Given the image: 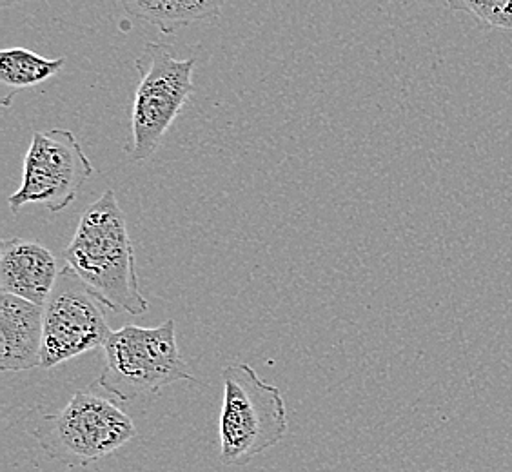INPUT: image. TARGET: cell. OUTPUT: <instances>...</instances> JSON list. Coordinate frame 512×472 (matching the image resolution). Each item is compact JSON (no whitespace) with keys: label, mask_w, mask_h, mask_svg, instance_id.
Returning a JSON list of instances; mask_svg holds the SVG:
<instances>
[{"label":"cell","mask_w":512,"mask_h":472,"mask_svg":"<svg viewBox=\"0 0 512 472\" xmlns=\"http://www.w3.org/2000/svg\"><path fill=\"white\" fill-rule=\"evenodd\" d=\"M44 307L0 295V369L30 371L42 365Z\"/></svg>","instance_id":"cell-9"},{"label":"cell","mask_w":512,"mask_h":472,"mask_svg":"<svg viewBox=\"0 0 512 472\" xmlns=\"http://www.w3.org/2000/svg\"><path fill=\"white\" fill-rule=\"evenodd\" d=\"M31 434L53 460L84 467L117 453L137 436V427L115 400L77 391L60 413L46 414Z\"/></svg>","instance_id":"cell-3"},{"label":"cell","mask_w":512,"mask_h":472,"mask_svg":"<svg viewBox=\"0 0 512 472\" xmlns=\"http://www.w3.org/2000/svg\"><path fill=\"white\" fill-rule=\"evenodd\" d=\"M104 309L75 271L62 267L57 286L44 305L40 367L51 369L80 354L106 347L113 331Z\"/></svg>","instance_id":"cell-7"},{"label":"cell","mask_w":512,"mask_h":472,"mask_svg":"<svg viewBox=\"0 0 512 472\" xmlns=\"http://www.w3.org/2000/svg\"><path fill=\"white\" fill-rule=\"evenodd\" d=\"M447 8L471 13L474 19L480 20L487 28L512 31V0H500V2L456 0V2H447Z\"/></svg>","instance_id":"cell-12"},{"label":"cell","mask_w":512,"mask_h":472,"mask_svg":"<svg viewBox=\"0 0 512 472\" xmlns=\"http://www.w3.org/2000/svg\"><path fill=\"white\" fill-rule=\"evenodd\" d=\"M93 171L73 131H35L24 158L22 184L8 198V206L13 213L28 204H40L53 213L64 211L77 200Z\"/></svg>","instance_id":"cell-6"},{"label":"cell","mask_w":512,"mask_h":472,"mask_svg":"<svg viewBox=\"0 0 512 472\" xmlns=\"http://www.w3.org/2000/svg\"><path fill=\"white\" fill-rule=\"evenodd\" d=\"M224 402L218 418L220 462L246 465L286 438L289 422L280 389L247 364L227 365Z\"/></svg>","instance_id":"cell-2"},{"label":"cell","mask_w":512,"mask_h":472,"mask_svg":"<svg viewBox=\"0 0 512 472\" xmlns=\"http://www.w3.org/2000/svg\"><path fill=\"white\" fill-rule=\"evenodd\" d=\"M122 8L138 22L157 26L162 33L171 35L178 28L218 19L224 4L215 0H133L122 2Z\"/></svg>","instance_id":"cell-10"},{"label":"cell","mask_w":512,"mask_h":472,"mask_svg":"<svg viewBox=\"0 0 512 472\" xmlns=\"http://www.w3.org/2000/svg\"><path fill=\"white\" fill-rule=\"evenodd\" d=\"M60 269L50 249L26 238L0 244V291L44 307L57 286Z\"/></svg>","instance_id":"cell-8"},{"label":"cell","mask_w":512,"mask_h":472,"mask_svg":"<svg viewBox=\"0 0 512 472\" xmlns=\"http://www.w3.org/2000/svg\"><path fill=\"white\" fill-rule=\"evenodd\" d=\"M64 256L104 307L133 316L148 313L149 302L138 284L128 222L113 189L82 213Z\"/></svg>","instance_id":"cell-1"},{"label":"cell","mask_w":512,"mask_h":472,"mask_svg":"<svg viewBox=\"0 0 512 472\" xmlns=\"http://www.w3.org/2000/svg\"><path fill=\"white\" fill-rule=\"evenodd\" d=\"M66 59H46L24 48L0 51V82L13 89L33 88L59 75Z\"/></svg>","instance_id":"cell-11"},{"label":"cell","mask_w":512,"mask_h":472,"mask_svg":"<svg viewBox=\"0 0 512 472\" xmlns=\"http://www.w3.org/2000/svg\"><path fill=\"white\" fill-rule=\"evenodd\" d=\"M197 60L177 59L168 46L148 42L135 68L140 75L131 108V160H148L157 151L175 118L195 93Z\"/></svg>","instance_id":"cell-5"},{"label":"cell","mask_w":512,"mask_h":472,"mask_svg":"<svg viewBox=\"0 0 512 472\" xmlns=\"http://www.w3.org/2000/svg\"><path fill=\"white\" fill-rule=\"evenodd\" d=\"M104 353L106 369L99 385L122 402L157 393L175 382L195 380L178 351L175 320L158 327L124 325L113 331Z\"/></svg>","instance_id":"cell-4"}]
</instances>
